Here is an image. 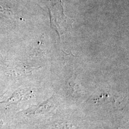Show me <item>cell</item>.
I'll list each match as a JSON object with an SVG mask.
<instances>
[{"label":"cell","mask_w":129,"mask_h":129,"mask_svg":"<svg viewBox=\"0 0 129 129\" xmlns=\"http://www.w3.org/2000/svg\"><path fill=\"white\" fill-rule=\"evenodd\" d=\"M50 15L51 25L58 33L59 36L65 32L73 22L70 19L68 18L64 13L62 2L55 3L49 8Z\"/></svg>","instance_id":"cell-1"}]
</instances>
